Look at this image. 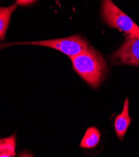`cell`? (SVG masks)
Segmentation results:
<instances>
[{"label":"cell","mask_w":139,"mask_h":157,"mask_svg":"<svg viewBox=\"0 0 139 157\" xmlns=\"http://www.w3.org/2000/svg\"><path fill=\"white\" fill-rule=\"evenodd\" d=\"M101 15L107 25L122 31L126 37H139V26L111 0H102Z\"/></svg>","instance_id":"2"},{"label":"cell","mask_w":139,"mask_h":157,"mask_svg":"<svg viewBox=\"0 0 139 157\" xmlns=\"http://www.w3.org/2000/svg\"><path fill=\"white\" fill-rule=\"evenodd\" d=\"M111 58L116 65L139 67V37H126Z\"/></svg>","instance_id":"4"},{"label":"cell","mask_w":139,"mask_h":157,"mask_svg":"<svg viewBox=\"0 0 139 157\" xmlns=\"http://www.w3.org/2000/svg\"><path fill=\"white\" fill-rule=\"evenodd\" d=\"M129 102L127 97L123 103L122 112L120 114L118 115L115 119L114 128L117 137L120 140L122 141L127 131V129L131 123V118L129 114Z\"/></svg>","instance_id":"5"},{"label":"cell","mask_w":139,"mask_h":157,"mask_svg":"<svg viewBox=\"0 0 139 157\" xmlns=\"http://www.w3.org/2000/svg\"><path fill=\"white\" fill-rule=\"evenodd\" d=\"M74 70L90 86L97 88L103 81L108 67L102 55L89 46L82 53L70 58Z\"/></svg>","instance_id":"1"},{"label":"cell","mask_w":139,"mask_h":157,"mask_svg":"<svg viewBox=\"0 0 139 157\" xmlns=\"http://www.w3.org/2000/svg\"><path fill=\"white\" fill-rule=\"evenodd\" d=\"M14 44H35L49 47V48L56 49L66 54L70 58L82 53L89 46L88 41L79 35H72L71 36L64 38L35 41L31 42L7 43L4 45L9 46Z\"/></svg>","instance_id":"3"},{"label":"cell","mask_w":139,"mask_h":157,"mask_svg":"<svg viewBox=\"0 0 139 157\" xmlns=\"http://www.w3.org/2000/svg\"><path fill=\"white\" fill-rule=\"evenodd\" d=\"M101 138V133L99 130L94 127H89L83 136L80 147L84 148H95L99 144Z\"/></svg>","instance_id":"6"},{"label":"cell","mask_w":139,"mask_h":157,"mask_svg":"<svg viewBox=\"0 0 139 157\" xmlns=\"http://www.w3.org/2000/svg\"><path fill=\"white\" fill-rule=\"evenodd\" d=\"M36 2V0H16V4L21 6H26Z\"/></svg>","instance_id":"9"},{"label":"cell","mask_w":139,"mask_h":157,"mask_svg":"<svg viewBox=\"0 0 139 157\" xmlns=\"http://www.w3.org/2000/svg\"><path fill=\"white\" fill-rule=\"evenodd\" d=\"M16 136L13 135L9 137L2 138L0 140V156L12 157L16 155Z\"/></svg>","instance_id":"8"},{"label":"cell","mask_w":139,"mask_h":157,"mask_svg":"<svg viewBox=\"0 0 139 157\" xmlns=\"http://www.w3.org/2000/svg\"><path fill=\"white\" fill-rule=\"evenodd\" d=\"M18 4H13L8 7L0 8V40H4L8 28L12 13L17 8Z\"/></svg>","instance_id":"7"}]
</instances>
